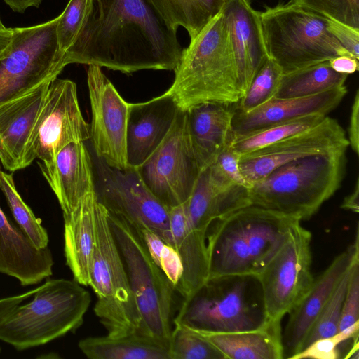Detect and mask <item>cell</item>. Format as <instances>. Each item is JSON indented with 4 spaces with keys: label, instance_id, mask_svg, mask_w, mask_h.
<instances>
[{
    "label": "cell",
    "instance_id": "cell-1",
    "mask_svg": "<svg viewBox=\"0 0 359 359\" xmlns=\"http://www.w3.org/2000/svg\"><path fill=\"white\" fill-rule=\"evenodd\" d=\"M177 31L148 0H90L62 62L65 67L92 65L124 74L175 70L184 49Z\"/></svg>",
    "mask_w": 359,
    "mask_h": 359
},
{
    "label": "cell",
    "instance_id": "cell-2",
    "mask_svg": "<svg viewBox=\"0 0 359 359\" xmlns=\"http://www.w3.org/2000/svg\"><path fill=\"white\" fill-rule=\"evenodd\" d=\"M298 220L253 205L241 208L210 226L206 236L208 278L257 277Z\"/></svg>",
    "mask_w": 359,
    "mask_h": 359
},
{
    "label": "cell",
    "instance_id": "cell-3",
    "mask_svg": "<svg viewBox=\"0 0 359 359\" xmlns=\"http://www.w3.org/2000/svg\"><path fill=\"white\" fill-rule=\"evenodd\" d=\"M165 92L179 108L208 102L235 104L242 97L222 10L190 40Z\"/></svg>",
    "mask_w": 359,
    "mask_h": 359
},
{
    "label": "cell",
    "instance_id": "cell-4",
    "mask_svg": "<svg viewBox=\"0 0 359 359\" xmlns=\"http://www.w3.org/2000/svg\"><path fill=\"white\" fill-rule=\"evenodd\" d=\"M346 150L311 155L285 163L248 189L250 205L299 221L309 219L340 187Z\"/></svg>",
    "mask_w": 359,
    "mask_h": 359
},
{
    "label": "cell",
    "instance_id": "cell-5",
    "mask_svg": "<svg viewBox=\"0 0 359 359\" xmlns=\"http://www.w3.org/2000/svg\"><path fill=\"white\" fill-rule=\"evenodd\" d=\"M0 318V340L22 351L47 344L83 323L90 294L74 280L49 279L33 294Z\"/></svg>",
    "mask_w": 359,
    "mask_h": 359
},
{
    "label": "cell",
    "instance_id": "cell-6",
    "mask_svg": "<svg viewBox=\"0 0 359 359\" xmlns=\"http://www.w3.org/2000/svg\"><path fill=\"white\" fill-rule=\"evenodd\" d=\"M260 19L268 57L283 73L353 57L328 30L327 18L290 1L266 6Z\"/></svg>",
    "mask_w": 359,
    "mask_h": 359
},
{
    "label": "cell",
    "instance_id": "cell-7",
    "mask_svg": "<svg viewBox=\"0 0 359 359\" xmlns=\"http://www.w3.org/2000/svg\"><path fill=\"white\" fill-rule=\"evenodd\" d=\"M254 276L208 278L183 299L173 319L179 325L201 332L225 333L257 329L269 320L263 302L252 292Z\"/></svg>",
    "mask_w": 359,
    "mask_h": 359
},
{
    "label": "cell",
    "instance_id": "cell-8",
    "mask_svg": "<svg viewBox=\"0 0 359 359\" xmlns=\"http://www.w3.org/2000/svg\"><path fill=\"white\" fill-rule=\"evenodd\" d=\"M107 215L141 318L142 333L169 348L176 289L152 259L135 229L117 215L107 211Z\"/></svg>",
    "mask_w": 359,
    "mask_h": 359
},
{
    "label": "cell",
    "instance_id": "cell-9",
    "mask_svg": "<svg viewBox=\"0 0 359 359\" xmlns=\"http://www.w3.org/2000/svg\"><path fill=\"white\" fill-rule=\"evenodd\" d=\"M89 278V286L97 296L94 311L107 335L142 334L141 318L109 226L107 211L98 201L95 205V241Z\"/></svg>",
    "mask_w": 359,
    "mask_h": 359
},
{
    "label": "cell",
    "instance_id": "cell-10",
    "mask_svg": "<svg viewBox=\"0 0 359 359\" xmlns=\"http://www.w3.org/2000/svg\"><path fill=\"white\" fill-rule=\"evenodd\" d=\"M58 20L59 16L34 26L12 28L10 52L0 60V104L52 81L62 71Z\"/></svg>",
    "mask_w": 359,
    "mask_h": 359
},
{
    "label": "cell",
    "instance_id": "cell-11",
    "mask_svg": "<svg viewBox=\"0 0 359 359\" xmlns=\"http://www.w3.org/2000/svg\"><path fill=\"white\" fill-rule=\"evenodd\" d=\"M311 238L301 221H294L283 244L257 277L265 313L271 321L281 322L313 284Z\"/></svg>",
    "mask_w": 359,
    "mask_h": 359
},
{
    "label": "cell",
    "instance_id": "cell-12",
    "mask_svg": "<svg viewBox=\"0 0 359 359\" xmlns=\"http://www.w3.org/2000/svg\"><path fill=\"white\" fill-rule=\"evenodd\" d=\"M91 156L97 201L133 227H147L175 247L169 208L146 186L137 168L118 169L94 153Z\"/></svg>",
    "mask_w": 359,
    "mask_h": 359
},
{
    "label": "cell",
    "instance_id": "cell-13",
    "mask_svg": "<svg viewBox=\"0 0 359 359\" xmlns=\"http://www.w3.org/2000/svg\"><path fill=\"white\" fill-rule=\"evenodd\" d=\"M137 169L149 189L169 209L188 200L202 170L190 141L187 111L179 109L165 138Z\"/></svg>",
    "mask_w": 359,
    "mask_h": 359
},
{
    "label": "cell",
    "instance_id": "cell-14",
    "mask_svg": "<svg viewBox=\"0 0 359 359\" xmlns=\"http://www.w3.org/2000/svg\"><path fill=\"white\" fill-rule=\"evenodd\" d=\"M89 139L90 126L81 111L76 83L55 78L48 86L27 145L26 166L36 158L53 161L67 144Z\"/></svg>",
    "mask_w": 359,
    "mask_h": 359
},
{
    "label": "cell",
    "instance_id": "cell-15",
    "mask_svg": "<svg viewBox=\"0 0 359 359\" xmlns=\"http://www.w3.org/2000/svg\"><path fill=\"white\" fill-rule=\"evenodd\" d=\"M87 83L91 109L90 139L93 153L109 166L128 167L126 130L129 103L99 66L88 65Z\"/></svg>",
    "mask_w": 359,
    "mask_h": 359
},
{
    "label": "cell",
    "instance_id": "cell-16",
    "mask_svg": "<svg viewBox=\"0 0 359 359\" xmlns=\"http://www.w3.org/2000/svg\"><path fill=\"white\" fill-rule=\"evenodd\" d=\"M348 146L339 123L326 116L311 128L241 156L239 165L243 177L252 185L285 163L311 155L347 150Z\"/></svg>",
    "mask_w": 359,
    "mask_h": 359
},
{
    "label": "cell",
    "instance_id": "cell-17",
    "mask_svg": "<svg viewBox=\"0 0 359 359\" xmlns=\"http://www.w3.org/2000/svg\"><path fill=\"white\" fill-rule=\"evenodd\" d=\"M358 259L359 239L357 228L354 241L338 255L320 275L314 278L308 292L290 312L286 327L282 331L283 358L293 359L301 351L316 318L343 276Z\"/></svg>",
    "mask_w": 359,
    "mask_h": 359
},
{
    "label": "cell",
    "instance_id": "cell-18",
    "mask_svg": "<svg viewBox=\"0 0 359 359\" xmlns=\"http://www.w3.org/2000/svg\"><path fill=\"white\" fill-rule=\"evenodd\" d=\"M222 12L243 97L255 75L269 58L260 12L252 8L250 0H229Z\"/></svg>",
    "mask_w": 359,
    "mask_h": 359
},
{
    "label": "cell",
    "instance_id": "cell-19",
    "mask_svg": "<svg viewBox=\"0 0 359 359\" xmlns=\"http://www.w3.org/2000/svg\"><path fill=\"white\" fill-rule=\"evenodd\" d=\"M249 205L248 188L233 184L213 165L201 171L185 202L193 231L205 241L213 222Z\"/></svg>",
    "mask_w": 359,
    "mask_h": 359
},
{
    "label": "cell",
    "instance_id": "cell-20",
    "mask_svg": "<svg viewBox=\"0 0 359 359\" xmlns=\"http://www.w3.org/2000/svg\"><path fill=\"white\" fill-rule=\"evenodd\" d=\"M346 93L347 88L343 86L306 97L273 98L246 113L233 107L231 139L309 115L327 116L339 104Z\"/></svg>",
    "mask_w": 359,
    "mask_h": 359
},
{
    "label": "cell",
    "instance_id": "cell-21",
    "mask_svg": "<svg viewBox=\"0 0 359 359\" xmlns=\"http://www.w3.org/2000/svg\"><path fill=\"white\" fill-rule=\"evenodd\" d=\"M180 108L165 92L151 100L129 103L126 130L128 166L137 168L169 132Z\"/></svg>",
    "mask_w": 359,
    "mask_h": 359
},
{
    "label": "cell",
    "instance_id": "cell-22",
    "mask_svg": "<svg viewBox=\"0 0 359 359\" xmlns=\"http://www.w3.org/2000/svg\"><path fill=\"white\" fill-rule=\"evenodd\" d=\"M50 82L0 104V161L8 171L27 167V145Z\"/></svg>",
    "mask_w": 359,
    "mask_h": 359
},
{
    "label": "cell",
    "instance_id": "cell-23",
    "mask_svg": "<svg viewBox=\"0 0 359 359\" xmlns=\"http://www.w3.org/2000/svg\"><path fill=\"white\" fill-rule=\"evenodd\" d=\"M38 164L63 214L72 211L87 194L95 191L92 156L84 142L70 143L53 161Z\"/></svg>",
    "mask_w": 359,
    "mask_h": 359
},
{
    "label": "cell",
    "instance_id": "cell-24",
    "mask_svg": "<svg viewBox=\"0 0 359 359\" xmlns=\"http://www.w3.org/2000/svg\"><path fill=\"white\" fill-rule=\"evenodd\" d=\"M48 248H38L6 217L0 206V273L17 278L22 286L35 285L53 273Z\"/></svg>",
    "mask_w": 359,
    "mask_h": 359
},
{
    "label": "cell",
    "instance_id": "cell-25",
    "mask_svg": "<svg viewBox=\"0 0 359 359\" xmlns=\"http://www.w3.org/2000/svg\"><path fill=\"white\" fill-rule=\"evenodd\" d=\"M233 104L208 102L187 110L190 141L201 170L212 165L231 140Z\"/></svg>",
    "mask_w": 359,
    "mask_h": 359
},
{
    "label": "cell",
    "instance_id": "cell-26",
    "mask_svg": "<svg viewBox=\"0 0 359 359\" xmlns=\"http://www.w3.org/2000/svg\"><path fill=\"white\" fill-rule=\"evenodd\" d=\"M95 192L87 194L72 211L63 214L64 252L74 280L89 285V268L95 241Z\"/></svg>",
    "mask_w": 359,
    "mask_h": 359
},
{
    "label": "cell",
    "instance_id": "cell-27",
    "mask_svg": "<svg viewBox=\"0 0 359 359\" xmlns=\"http://www.w3.org/2000/svg\"><path fill=\"white\" fill-rule=\"evenodd\" d=\"M169 214L174 245L183 266V273L176 291L184 299L208 278L206 241L193 231L188 219L185 202L170 208Z\"/></svg>",
    "mask_w": 359,
    "mask_h": 359
},
{
    "label": "cell",
    "instance_id": "cell-28",
    "mask_svg": "<svg viewBox=\"0 0 359 359\" xmlns=\"http://www.w3.org/2000/svg\"><path fill=\"white\" fill-rule=\"evenodd\" d=\"M280 323L269 320L262 327L241 332H196L214 345L225 359H283Z\"/></svg>",
    "mask_w": 359,
    "mask_h": 359
},
{
    "label": "cell",
    "instance_id": "cell-29",
    "mask_svg": "<svg viewBox=\"0 0 359 359\" xmlns=\"http://www.w3.org/2000/svg\"><path fill=\"white\" fill-rule=\"evenodd\" d=\"M79 348L91 359H170L168 346L138 332L87 337L79 341Z\"/></svg>",
    "mask_w": 359,
    "mask_h": 359
},
{
    "label": "cell",
    "instance_id": "cell-30",
    "mask_svg": "<svg viewBox=\"0 0 359 359\" xmlns=\"http://www.w3.org/2000/svg\"><path fill=\"white\" fill-rule=\"evenodd\" d=\"M347 74L332 69L329 60L283 73L273 98L313 95L344 86Z\"/></svg>",
    "mask_w": 359,
    "mask_h": 359
},
{
    "label": "cell",
    "instance_id": "cell-31",
    "mask_svg": "<svg viewBox=\"0 0 359 359\" xmlns=\"http://www.w3.org/2000/svg\"><path fill=\"white\" fill-rule=\"evenodd\" d=\"M170 26L184 27L190 40L223 8L229 0H148Z\"/></svg>",
    "mask_w": 359,
    "mask_h": 359
},
{
    "label": "cell",
    "instance_id": "cell-32",
    "mask_svg": "<svg viewBox=\"0 0 359 359\" xmlns=\"http://www.w3.org/2000/svg\"><path fill=\"white\" fill-rule=\"evenodd\" d=\"M325 116L321 114H312L300 117L245 136L233 138L230 140L229 144L234 151L242 156L311 128Z\"/></svg>",
    "mask_w": 359,
    "mask_h": 359
},
{
    "label": "cell",
    "instance_id": "cell-33",
    "mask_svg": "<svg viewBox=\"0 0 359 359\" xmlns=\"http://www.w3.org/2000/svg\"><path fill=\"white\" fill-rule=\"evenodd\" d=\"M0 189L19 228L36 247L41 249L48 248V235L46 229L41 225V219L36 217L21 198L15 187L13 175L1 170Z\"/></svg>",
    "mask_w": 359,
    "mask_h": 359
},
{
    "label": "cell",
    "instance_id": "cell-34",
    "mask_svg": "<svg viewBox=\"0 0 359 359\" xmlns=\"http://www.w3.org/2000/svg\"><path fill=\"white\" fill-rule=\"evenodd\" d=\"M283 74L278 65L268 58L253 77L243 96L233 104L234 109L249 112L273 99Z\"/></svg>",
    "mask_w": 359,
    "mask_h": 359
},
{
    "label": "cell",
    "instance_id": "cell-35",
    "mask_svg": "<svg viewBox=\"0 0 359 359\" xmlns=\"http://www.w3.org/2000/svg\"><path fill=\"white\" fill-rule=\"evenodd\" d=\"M351 268L352 266L343 276L330 299L316 318L304 341L301 351L315 341L322 338L332 337L339 332L342 307Z\"/></svg>",
    "mask_w": 359,
    "mask_h": 359
},
{
    "label": "cell",
    "instance_id": "cell-36",
    "mask_svg": "<svg viewBox=\"0 0 359 359\" xmlns=\"http://www.w3.org/2000/svg\"><path fill=\"white\" fill-rule=\"evenodd\" d=\"M170 359H225L221 352L198 332L174 325L169 343Z\"/></svg>",
    "mask_w": 359,
    "mask_h": 359
},
{
    "label": "cell",
    "instance_id": "cell-37",
    "mask_svg": "<svg viewBox=\"0 0 359 359\" xmlns=\"http://www.w3.org/2000/svg\"><path fill=\"white\" fill-rule=\"evenodd\" d=\"M133 228L144 243L152 259L176 289L183 273L182 259L176 248L147 227Z\"/></svg>",
    "mask_w": 359,
    "mask_h": 359
},
{
    "label": "cell",
    "instance_id": "cell-38",
    "mask_svg": "<svg viewBox=\"0 0 359 359\" xmlns=\"http://www.w3.org/2000/svg\"><path fill=\"white\" fill-rule=\"evenodd\" d=\"M329 20L359 29V0H290Z\"/></svg>",
    "mask_w": 359,
    "mask_h": 359
},
{
    "label": "cell",
    "instance_id": "cell-39",
    "mask_svg": "<svg viewBox=\"0 0 359 359\" xmlns=\"http://www.w3.org/2000/svg\"><path fill=\"white\" fill-rule=\"evenodd\" d=\"M90 0H69L59 15L57 37L60 50L65 54L75 41L88 13Z\"/></svg>",
    "mask_w": 359,
    "mask_h": 359
},
{
    "label": "cell",
    "instance_id": "cell-40",
    "mask_svg": "<svg viewBox=\"0 0 359 359\" xmlns=\"http://www.w3.org/2000/svg\"><path fill=\"white\" fill-rule=\"evenodd\" d=\"M359 323L337 334L318 339L296 355L293 359H337L340 358L339 346L358 337Z\"/></svg>",
    "mask_w": 359,
    "mask_h": 359
},
{
    "label": "cell",
    "instance_id": "cell-41",
    "mask_svg": "<svg viewBox=\"0 0 359 359\" xmlns=\"http://www.w3.org/2000/svg\"><path fill=\"white\" fill-rule=\"evenodd\" d=\"M359 259L350 272L348 287L344 300L339 332L359 323Z\"/></svg>",
    "mask_w": 359,
    "mask_h": 359
},
{
    "label": "cell",
    "instance_id": "cell-42",
    "mask_svg": "<svg viewBox=\"0 0 359 359\" xmlns=\"http://www.w3.org/2000/svg\"><path fill=\"white\" fill-rule=\"evenodd\" d=\"M240 159L241 155L234 151L229 143L212 165L233 184L249 189L251 184L245 179L241 171Z\"/></svg>",
    "mask_w": 359,
    "mask_h": 359
},
{
    "label": "cell",
    "instance_id": "cell-43",
    "mask_svg": "<svg viewBox=\"0 0 359 359\" xmlns=\"http://www.w3.org/2000/svg\"><path fill=\"white\" fill-rule=\"evenodd\" d=\"M328 30L354 58L359 59V29L332 20L327 21Z\"/></svg>",
    "mask_w": 359,
    "mask_h": 359
},
{
    "label": "cell",
    "instance_id": "cell-44",
    "mask_svg": "<svg viewBox=\"0 0 359 359\" xmlns=\"http://www.w3.org/2000/svg\"><path fill=\"white\" fill-rule=\"evenodd\" d=\"M349 146L358 155L359 152V92L356 90L351 107L348 130Z\"/></svg>",
    "mask_w": 359,
    "mask_h": 359
},
{
    "label": "cell",
    "instance_id": "cell-45",
    "mask_svg": "<svg viewBox=\"0 0 359 359\" xmlns=\"http://www.w3.org/2000/svg\"><path fill=\"white\" fill-rule=\"evenodd\" d=\"M330 65L335 72L344 74H353L358 70V60L349 56H338L329 60Z\"/></svg>",
    "mask_w": 359,
    "mask_h": 359
},
{
    "label": "cell",
    "instance_id": "cell-46",
    "mask_svg": "<svg viewBox=\"0 0 359 359\" xmlns=\"http://www.w3.org/2000/svg\"><path fill=\"white\" fill-rule=\"evenodd\" d=\"M39 287L19 295L0 299V318L15 306H18L23 301L32 296L39 290Z\"/></svg>",
    "mask_w": 359,
    "mask_h": 359
},
{
    "label": "cell",
    "instance_id": "cell-47",
    "mask_svg": "<svg viewBox=\"0 0 359 359\" xmlns=\"http://www.w3.org/2000/svg\"><path fill=\"white\" fill-rule=\"evenodd\" d=\"M12 28L6 27L0 18V60L10 52L12 43Z\"/></svg>",
    "mask_w": 359,
    "mask_h": 359
},
{
    "label": "cell",
    "instance_id": "cell-48",
    "mask_svg": "<svg viewBox=\"0 0 359 359\" xmlns=\"http://www.w3.org/2000/svg\"><path fill=\"white\" fill-rule=\"evenodd\" d=\"M359 180L357 178L355 185L353 191L346 196L341 205V208L355 213L359 212Z\"/></svg>",
    "mask_w": 359,
    "mask_h": 359
},
{
    "label": "cell",
    "instance_id": "cell-49",
    "mask_svg": "<svg viewBox=\"0 0 359 359\" xmlns=\"http://www.w3.org/2000/svg\"><path fill=\"white\" fill-rule=\"evenodd\" d=\"M4 1L13 11L22 13L29 7L39 8L41 0H4Z\"/></svg>",
    "mask_w": 359,
    "mask_h": 359
},
{
    "label": "cell",
    "instance_id": "cell-50",
    "mask_svg": "<svg viewBox=\"0 0 359 359\" xmlns=\"http://www.w3.org/2000/svg\"><path fill=\"white\" fill-rule=\"evenodd\" d=\"M0 351H1V349H0Z\"/></svg>",
    "mask_w": 359,
    "mask_h": 359
}]
</instances>
